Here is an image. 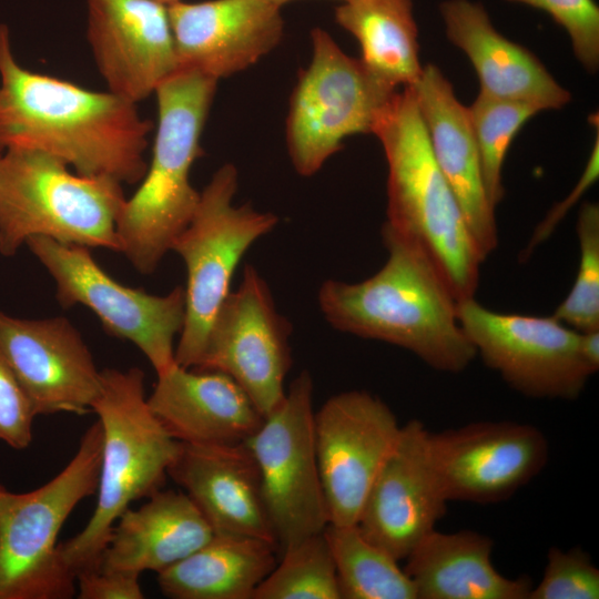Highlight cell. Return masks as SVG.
<instances>
[{"mask_svg": "<svg viewBox=\"0 0 599 599\" xmlns=\"http://www.w3.org/2000/svg\"><path fill=\"white\" fill-rule=\"evenodd\" d=\"M252 599H341L324 531L285 548Z\"/></svg>", "mask_w": 599, "mask_h": 599, "instance_id": "cell-29", "label": "cell"}, {"mask_svg": "<svg viewBox=\"0 0 599 599\" xmlns=\"http://www.w3.org/2000/svg\"><path fill=\"white\" fill-rule=\"evenodd\" d=\"M292 324L276 308L264 277L245 265L209 328L197 364L200 370L229 375L265 416L284 398L292 366Z\"/></svg>", "mask_w": 599, "mask_h": 599, "instance_id": "cell-13", "label": "cell"}, {"mask_svg": "<svg viewBox=\"0 0 599 599\" xmlns=\"http://www.w3.org/2000/svg\"><path fill=\"white\" fill-rule=\"evenodd\" d=\"M101 379L92 410L102 430L95 509L78 535L59 544L74 577L99 568L112 527L131 502L162 488L180 444L150 409L141 368H105Z\"/></svg>", "mask_w": 599, "mask_h": 599, "instance_id": "cell-5", "label": "cell"}, {"mask_svg": "<svg viewBox=\"0 0 599 599\" xmlns=\"http://www.w3.org/2000/svg\"><path fill=\"white\" fill-rule=\"evenodd\" d=\"M79 599H142L140 575L97 568L75 576Z\"/></svg>", "mask_w": 599, "mask_h": 599, "instance_id": "cell-36", "label": "cell"}, {"mask_svg": "<svg viewBox=\"0 0 599 599\" xmlns=\"http://www.w3.org/2000/svg\"><path fill=\"white\" fill-rule=\"evenodd\" d=\"M273 1L274 3H276L277 6L282 7L283 4H285L286 2L288 1H292V0H271ZM343 2H346L348 0H342Z\"/></svg>", "mask_w": 599, "mask_h": 599, "instance_id": "cell-39", "label": "cell"}, {"mask_svg": "<svg viewBox=\"0 0 599 599\" xmlns=\"http://www.w3.org/2000/svg\"><path fill=\"white\" fill-rule=\"evenodd\" d=\"M167 476L184 489L214 532L245 535L276 545L258 467L246 441L180 443Z\"/></svg>", "mask_w": 599, "mask_h": 599, "instance_id": "cell-20", "label": "cell"}, {"mask_svg": "<svg viewBox=\"0 0 599 599\" xmlns=\"http://www.w3.org/2000/svg\"><path fill=\"white\" fill-rule=\"evenodd\" d=\"M238 171L232 163L220 166L200 192L187 226L171 251L186 268L185 318L175 345V363L193 368L202 354L211 323L231 292L235 268L246 251L272 232L280 219L250 203L234 204Z\"/></svg>", "mask_w": 599, "mask_h": 599, "instance_id": "cell-8", "label": "cell"}, {"mask_svg": "<svg viewBox=\"0 0 599 599\" xmlns=\"http://www.w3.org/2000/svg\"><path fill=\"white\" fill-rule=\"evenodd\" d=\"M153 129L136 104L27 70L0 24V150L42 151L78 174L140 183Z\"/></svg>", "mask_w": 599, "mask_h": 599, "instance_id": "cell-1", "label": "cell"}, {"mask_svg": "<svg viewBox=\"0 0 599 599\" xmlns=\"http://www.w3.org/2000/svg\"><path fill=\"white\" fill-rule=\"evenodd\" d=\"M0 349L37 416L93 410L101 370L67 317L29 319L0 311Z\"/></svg>", "mask_w": 599, "mask_h": 599, "instance_id": "cell-16", "label": "cell"}, {"mask_svg": "<svg viewBox=\"0 0 599 599\" xmlns=\"http://www.w3.org/2000/svg\"><path fill=\"white\" fill-rule=\"evenodd\" d=\"M126 199L108 177L73 174L48 153L0 154V254L13 256L31 236L120 252L116 221Z\"/></svg>", "mask_w": 599, "mask_h": 599, "instance_id": "cell-6", "label": "cell"}, {"mask_svg": "<svg viewBox=\"0 0 599 599\" xmlns=\"http://www.w3.org/2000/svg\"><path fill=\"white\" fill-rule=\"evenodd\" d=\"M372 133L388 167L384 225L426 255L457 302L475 297L485 260L435 161L410 87L393 94Z\"/></svg>", "mask_w": 599, "mask_h": 599, "instance_id": "cell-3", "label": "cell"}, {"mask_svg": "<svg viewBox=\"0 0 599 599\" xmlns=\"http://www.w3.org/2000/svg\"><path fill=\"white\" fill-rule=\"evenodd\" d=\"M599 569L590 555L575 547L548 550L542 578L532 586L528 599H597Z\"/></svg>", "mask_w": 599, "mask_h": 599, "instance_id": "cell-32", "label": "cell"}, {"mask_svg": "<svg viewBox=\"0 0 599 599\" xmlns=\"http://www.w3.org/2000/svg\"><path fill=\"white\" fill-rule=\"evenodd\" d=\"M448 502L433 463L430 432L412 419L402 425L369 488L357 526L368 540L403 561L435 530Z\"/></svg>", "mask_w": 599, "mask_h": 599, "instance_id": "cell-17", "label": "cell"}, {"mask_svg": "<svg viewBox=\"0 0 599 599\" xmlns=\"http://www.w3.org/2000/svg\"><path fill=\"white\" fill-rule=\"evenodd\" d=\"M217 82L180 69L154 92L158 126L151 162L116 221L120 253L143 275L158 268L197 207L200 192L190 172L203 155L201 138Z\"/></svg>", "mask_w": 599, "mask_h": 599, "instance_id": "cell-4", "label": "cell"}, {"mask_svg": "<svg viewBox=\"0 0 599 599\" xmlns=\"http://www.w3.org/2000/svg\"><path fill=\"white\" fill-rule=\"evenodd\" d=\"M88 41L110 92L135 104L180 70L167 6L87 0Z\"/></svg>", "mask_w": 599, "mask_h": 599, "instance_id": "cell-18", "label": "cell"}, {"mask_svg": "<svg viewBox=\"0 0 599 599\" xmlns=\"http://www.w3.org/2000/svg\"><path fill=\"white\" fill-rule=\"evenodd\" d=\"M580 353L587 366L596 374L599 369V329L581 333Z\"/></svg>", "mask_w": 599, "mask_h": 599, "instance_id": "cell-37", "label": "cell"}, {"mask_svg": "<svg viewBox=\"0 0 599 599\" xmlns=\"http://www.w3.org/2000/svg\"><path fill=\"white\" fill-rule=\"evenodd\" d=\"M335 20L359 43V58L386 85L413 87L419 79L418 28L412 0H348L335 9Z\"/></svg>", "mask_w": 599, "mask_h": 599, "instance_id": "cell-27", "label": "cell"}, {"mask_svg": "<svg viewBox=\"0 0 599 599\" xmlns=\"http://www.w3.org/2000/svg\"><path fill=\"white\" fill-rule=\"evenodd\" d=\"M334 560L341 599H416L404 567L368 540L357 524L324 529Z\"/></svg>", "mask_w": 599, "mask_h": 599, "instance_id": "cell-28", "label": "cell"}, {"mask_svg": "<svg viewBox=\"0 0 599 599\" xmlns=\"http://www.w3.org/2000/svg\"><path fill=\"white\" fill-rule=\"evenodd\" d=\"M101 450L97 420L47 484L22 494L0 484V599H70L77 593L58 536L75 507L97 491Z\"/></svg>", "mask_w": 599, "mask_h": 599, "instance_id": "cell-7", "label": "cell"}, {"mask_svg": "<svg viewBox=\"0 0 599 599\" xmlns=\"http://www.w3.org/2000/svg\"><path fill=\"white\" fill-rule=\"evenodd\" d=\"M467 108L485 189L496 209L505 195L501 173L508 149L520 129L541 111L532 104L496 99L481 92Z\"/></svg>", "mask_w": 599, "mask_h": 599, "instance_id": "cell-30", "label": "cell"}, {"mask_svg": "<svg viewBox=\"0 0 599 599\" xmlns=\"http://www.w3.org/2000/svg\"><path fill=\"white\" fill-rule=\"evenodd\" d=\"M439 12L447 39L473 64L479 92L532 104L540 111L559 110L570 102V92L531 51L495 29L481 3L446 0L440 3Z\"/></svg>", "mask_w": 599, "mask_h": 599, "instance_id": "cell-22", "label": "cell"}, {"mask_svg": "<svg viewBox=\"0 0 599 599\" xmlns=\"http://www.w3.org/2000/svg\"><path fill=\"white\" fill-rule=\"evenodd\" d=\"M314 413L313 379L309 372L303 370L246 440L258 467L278 555L328 525Z\"/></svg>", "mask_w": 599, "mask_h": 599, "instance_id": "cell-11", "label": "cell"}, {"mask_svg": "<svg viewBox=\"0 0 599 599\" xmlns=\"http://www.w3.org/2000/svg\"><path fill=\"white\" fill-rule=\"evenodd\" d=\"M281 8L271 0L177 1L167 6L180 69L221 80L273 51L284 35Z\"/></svg>", "mask_w": 599, "mask_h": 599, "instance_id": "cell-19", "label": "cell"}, {"mask_svg": "<svg viewBox=\"0 0 599 599\" xmlns=\"http://www.w3.org/2000/svg\"><path fill=\"white\" fill-rule=\"evenodd\" d=\"M540 9L568 33L576 59L589 72L599 68V7L595 0H505Z\"/></svg>", "mask_w": 599, "mask_h": 599, "instance_id": "cell-33", "label": "cell"}, {"mask_svg": "<svg viewBox=\"0 0 599 599\" xmlns=\"http://www.w3.org/2000/svg\"><path fill=\"white\" fill-rule=\"evenodd\" d=\"M1 152H2V151L0 150V154H1Z\"/></svg>", "mask_w": 599, "mask_h": 599, "instance_id": "cell-40", "label": "cell"}, {"mask_svg": "<svg viewBox=\"0 0 599 599\" xmlns=\"http://www.w3.org/2000/svg\"><path fill=\"white\" fill-rule=\"evenodd\" d=\"M413 89L435 161L455 194L483 256L498 246L496 209L485 189L480 158L468 108L435 64L423 67Z\"/></svg>", "mask_w": 599, "mask_h": 599, "instance_id": "cell-21", "label": "cell"}, {"mask_svg": "<svg viewBox=\"0 0 599 599\" xmlns=\"http://www.w3.org/2000/svg\"><path fill=\"white\" fill-rule=\"evenodd\" d=\"M156 376L148 405L180 443L246 441L263 422L248 395L226 374L175 364Z\"/></svg>", "mask_w": 599, "mask_h": 599, "instance_id": "cell-23", "label": "cell"}, {"mask_svg": "<svg viewBox=\"0 0 599 599\" xmlns=\"http://www.w3.org/2000/svg\"><path fill=\"white\" fill-rule=\"evenodd\" d=\"M402 425L379 397L352 389L314 413L315 447L328 524H357L369 488L392 453Z\"/></svg>", "mask_w": 599, "mask_h": 599, "instance_id": "cell-14", "label": "cell"}, {"mask_svg": "<svg viewBox=\"0 0 599 599\" xmlns=\"http://www.w3.org/2000/svg\"><path fill=\"white\" fill-rule=\"evenodd\" d=\"M457 317L476 355L526 397L577 399L593 375L581 357V332L554 315L495 312L470 297L457 302Z\"/></svg>", "mask_w": 599, "mask_h": 599, "instance_id": "cell-12", "label": "cell"}, {"mask_svg": "<svg viewBox=\"0 0 599 599\" xmlns=\"http://www.w3.org/2000/svg\"><path fill=\"white\" fill-rule=\"evenodd\" d=\"M580 260L573 285L554 316L585 333L599 329V206L581 205L577 220Z\"/></svg>", "mask_w": 599, "mask_h": 599, "instance_id": "cell-31", "label": "cell"}, {"mask_svg": "<svg viewBox=\"0 0 599 599\" xmlns=\"http://www.w3.org/2000/svg\"><path fill=\"white\" fill-rule=\"evenodd\" d=\"M494 540L478 531L424 537L405 559L416 599H528V576L509 578L491 560Z\"/></svg>", "mask_w": 599, "mask_h": 599, "instance_id": "cell-25", "label": "cell"}, {"mask_svg": "<svg viewBox=\"0 0 599 599\" xmlns=\"http://www.w3.org/2000/svg\"><path fill=\"white\" fill-rule=\"evenodd\" d=\"M433 463L448 501L510 498L548 463L549 444L531 424L477 422L430 433Z\"/></svg>", "mask_w": 599, "mask_h": 599, "instance_id": "cell-15", "label": "cell"}, {"mask_svg": "<svg viewBox=\"0 0 599 599\" xmlns=\"http://www.w3.org/2000/svg\"><path fill=\"white\" fill-rule=\"evenodd\" d=\"M26 245L52 276L63 308L84 305L112 336L134 344L156 374L175 365L176 335L185 318L184 287L166 295L122 285L91 255L90 248L47 236H31Z\"/></svg>", "mask_w": 599, "mask_h": 599, "instance_id": "cell-10", "label": "cell"}, {"mask_svg": "<svg viewBox=\"0 0 599 599\" xmlns=\"http://www.w3.org/2000/svg\"><path fill=\"white\" fill-rule=\"evenodd\" d=\"M311 41L312 59L298 72L286 116L288 155L297 174L306 177L343 148L345 138L372 133L397 91L346 54L327 31L314 28Z\"/></svg>", "mask_w": 599, "mask_h": 599, "instance_id": "cell-9", "label": "cell"}, {"mask_svg": "<svg viewBox=\"0 0 599 599\" xmlns=\"http://www.w3.org/2000/svg\"><path fill=\"white\" fill-rule=\"evenodd\" d=\"M589 122L596 129V139L587 161L586 167L573 190L569 195L556 204L546 217L539 223L532 233L526 248L520 253L521 261H525L534 250L545 242L556 230L557 225L562 221L567 212L575 205L578 200L587 192V190L597 181L599 176V119L598 113H592L589 116Z\"/></svg>", "mask_w": 599, "mask_h": 599, "instance_id": "cell-35", "label": "cell"}, {"mask_svg": "<svg viewBox=\"0 0 599 599\" xmlns=\"http://www.w3.org/2000/svg\"><path fill=\"white\" fill-rule=\"evenodd\" d=\"M154 1H158V2H160L162 4H164V6H170V4L175 3L177 1H181V0H154Z\"/></svg>", "mask_w": 599, "mask_h": 599, "instance_id": "cell-38", "label": "cell"}, {"mask_svg": "<svg viewBox=\"0 0 599 599\" xmlns=\"http://www.w3.org/2000/svg\"><path fill=\"white\" fill-rule=\"evenodd\" d=\"M387 251L370 277L347 283L326 280L317 293L319 309L335 329L402 347L432 368L457 374L476 351L457 317V301L426 255L382 226Z\"/></svg>", "mask_w": 599, "mask_h": 599, "instance_id": "cell-2", "label": "cell"}, {"mask_svg": "<svg viewBox=\"0 0 599 599\" xmlns=\"http://www.w3.org/2000/svg\"><path fill=\"white\" fill-rule=\"evenodd\" d=\"M277 559L273 542L214 532L195 552L158 572V583L173 599H252Z\"/></svg>", "mask_w": 599, "mask_h": 599, "instance_id": "cell-26", "label": "cell"}, {"mask_svg": "<svg viewBox=\"0 0 599 599\" xmlns=\"http://www.w3.org/2000/svg\"><path fill=\"white\" fill-rule=\"evenodd\" d=\"M35 413L0 349V440L21 450L33 439Z\"/></svg>", "mask_w": 599, "mask_h": 599, "instance_id": "cell-34", "label": "cell"}, {"mask_svg": "<svg viewBox=\"0 0 599 599\" xmlns=\"http://www.w3.org/2000/svg\"><path fill=\"white\" fill-rule=\"evenodd\" d=\"M214 530L185 493L163 490L139 509L128 508L112 527L99 567L156 573L203 547Z\"/></svg>", "mask_w": 599, "mask_h": 599, "instance_id": "cell-24", "label": "cell"}]
</instances>
